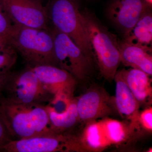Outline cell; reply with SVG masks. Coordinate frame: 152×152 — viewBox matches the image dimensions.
<instances>
[{"label": "cell", "mask_w": 152, "mask_h": 152, "mask_svg": "<svg viewBox=\"0 0 152 152\" xmlns=\"http://www.w3.org/2000/svg\"><path fill=\"white\" fill-rule=\"evenodd\" d=\"M0 117L12 137L17 140L57 134L52 129L46 106L18 104L0 99Z\"/></svg>", "instance_id": "obj_1"}, {"label": "cell", "mask_w": 152, "mask_h": 152, "mask_svg": "<svg viewBox=\"0 0 152 152\" xmlns=\"http://www.w3.org/2000/svg\"><path fill=\"white\" fill-rule=\"evenodd\" d=\"M79 134H73L74 151L101 152L128 140L139 126L131 121H121L106 117L86 123Z\"/></svg>", "instance_id": "obj_2"}, {"label": "cell", "mask_w": 152, "mask_h": 152, "mask_svg": "<svg viewBox=\"0 0 152 152\" xmlns=\"http://www.w3.org/2000/svg\"><path fill=\"white\" fill-rule=\"evenodd\" d=\"M8 41L30 67L43 65L58 67L51 31L15 24Z\"/></svg>", "instance_id": "obj_3"}, {"label": "cell", "mask_w": 152, "mask_h": 152, "mask_svg": "<svg viewBox=\"0 0 152 152\" xmlns=\"http://www.w3.org/2000/svg\"><path fill=\"white\" fill-rule=\"evenodd\" d=\"M82 20L101 75L114 80L121 63L119 42L89 11L81 12Z\"/></svg>", "instance_id": "obj_4"}, {"label": "cell", "mask_w": 152, "mask_h": 152, "mask_svg": "<svg viewBox=\"0 0 152 152\" xmlns=\"http://www.w3.org/2000/svg\"><path fill=\"white\" fill-rule=\"evenodd\" d=\"M46 9L54 28L69 37L94 64V54L82 20L79 0H50Z\"/></svg>", "instance_id": "obj_5"}, {"label": "cell", "mask_w": 152, "mask_h": 152, "mask_svg": "<svg viewBox=\"0 0 152 152\" xmlns=\"http://www.w3.org/2000/svg\"><path fill=\"white\" fill-rule=\"evenodd\" d=\"M3 91L7 94L4 98L6 100L15 104L46 106L54 97L29 66L18 73H12Z\"/></svg>", "instance_id": "obj_6"}, {"label": "cell", "mask_w": 152, "mask_h": 152, "mask_svg": "<svg viewBox=\"0 0 152 152\" xmlns=\"http://www.w3.org/2000/svg\"><path fill=\"white\" fill-rule=\"evenodd\" d=\"M51 31L58 67L69 72L77 80H86L94 64L69 37L55 28Z\"/></svg>", "instance_id": "obj_7"}, {"label": "cell", "mask_w": 152, "mask_h": 152, "mask_svg": "<svg viewBox=\"0 0 152 152\" xmlns=\"http://www.w3.org/2000/svg\"><path fill=\"white\" fill-rule=\"evenodd\" d=\"M4 8L15 24L34 28L48 29L46 7L38 0H1Z\"/></svg>", "instance_id": "obj_8"}, {"label": "cell", "mask_w": 152, "mask_h": 152, "mask_svg": "<svg viewBox=\"0 0 152 152\" xmlns=\"http://www.w3.org/2000/svg\"><path fill=\"white\" fill-rule=\"evenodd\" d=\"M7 152L72 151L71 134H52L12 140L0 148Z\"/></svg>", "instance_id": "obj_9"}, {"label": "cell", "mask_w": 152, "mask_h": 152, "mask_svg": "<svg viewBox=\"0 0 152 152\" xmlns=\"http://www.w3.org/2000/svg\"><path fill=\"white\" fill-rule=\"evenodd\" d=\"M76 104L80 121L85 123L109 117L116 110L114 98L103 89L96 87L77 99Z\"/></svg>", "instance_id": "obj_10"}, {"label": "cell", "mask_w": 152, "mask_h": 152, "mask_svg": "<svg viewBox=\"0 0 152 152\" xmlns=\"http://www.w3.org/2000/svg\"><path fill=\"white\" fill-rule=\"evenodd\" d=\"M151 7V5L145 0H111L108 7L107 15L124 35Z\"/></svg>", "instance_id": "obj_11"}, {"label": "cell", "mask_w": 152, "mask_h": 152, "mask_svg": "<svg viewBox=\"0 0 152 152\" xmlns=\"http://www.w3.org/2000/svg\"><path fill=\"white\" fill-rule=\"evenodd\" d=\"M30 67L37 76L44 87L54 97H73L77 80L69 72L53 66Z\"/></svg>", "instance_id": "obj_12"}, {"label": "cell", "mask_w": 152, "mask_h": 152, "mask_svg": "<svg viewBox=\"0 0 152 152\" xmlns=\"http://www.w3.org/2000/svg\"><path fill=\"white\" fill-rule=\"evenodd\" d=\"M77 99H58L46 105L53 131L60 134H71L72 130L80 121L77 110Z\"/></svg>", "instance_id": "obj_13"}, {"label": "cell", "mask_w": 152, "mask_h": 152, "mask_svg": "<svg viewBox=\"0 0 152 152\" xmlns=\"http://www.w3.org/2000/svg\"><path fill=\"white\" fill-rule=\"evenodd\" d=\"M114 80L116 83L114 98L116 110L131 121L138 123L140 105L125 81L121 70L117 71Z\"/></svg>", "instance_id": "obj_14"}, {"label": "cell", "mask_w": 152, "mask_h": 152, "mask_svg": "<svg viewBox=\"0 0 152 152\" xmlns=\"http://www.w3.org/2000/svg\"><path fill=\"white\" fill-rule=\"evenodd\" d=\"M121 63L126 66L139 69L151 76V48L119 42Z\"/></svg>", "instance_id": "obj_15"}, {"label": "cell", "mask_w": 152, "mask_h": 152, "mask_svg": "<svg viewBox=\"0 0 152 152\" xmlns=\"http://www.w3.org/2000/svg\"><path fill=\"white\" fill-rule=\"evenodd\" d=\"M123 77L139 104H144L152 98V89L149 75L139 69L121 70Z\"/></svg>", "instance_id": "obj_16"}, {"label": "cell", "mask_w": 152, "mask_h": 152, "mask_svg": "<svg viewBox=\"0 0 152 152\" xmlns=\"http://www.w3.org/2000/svg\"><path fill=\"white\" fill-rule=\"evenodd\" d=\"M124 36V41L126 42L151 48L152 15L151 9L145 12L135 25Z\"/></svg>", "instance_id": "obj_17"}, {"label": "cell", "mask_w": 152, "mask_h": 152, "mask_svg": "<svg viewBox=\"0 0 152 152\" xmlns=\"http://www.w3.org/2000/svg\"><path fill=\"white\" fill-rule=\"evenodd\" d=\"M17 51L11 46L0 52V75L10 71L17 60Z\"/></svg>", "instance_id": "obj_18"}, {"label": "cell", "mask_w": 152, "mask_h": 152, "mask_svg": "<svg viewBox=\"0 0 152 152\" xmlns=\"http://www.w3.org/2000/svg\"><path fill=\"white\" fill-rule=\"evenodd\" d=\"M15 24L11 21L0 0V35L7 39L12 33Z\"/></svg>", "instance_id": "obj_19"}, {"label": "cell", "mask_w": 152, "mask_h": 152, "mask_svg": "<svg viewBox=\"0 0 152 152\" xmlns=\"http://www.w3.org/2000/svg\"><path fill=\"white\" fill-rule=\"evenodd\" d=\"M138 122L148 132L152 130V108L149 107L139 114Z\"/></svg>", "instance_id": "obj_20"}, {"label": "cell", "mask_w": 152, "mask_h": 152, "mask_svg": "<svg viewBox=\"0 0 152 152\" xmlns=\"http://www.w3.org/2000/svg\"><path fill=\"white\" fill-rule=\"evenodd\" d=\"M12 140L14 139L9 133L0 117V148Z\"/></svg>", "instance_id": "obj_21"}, {"label": "cell", "mask_w": 152, "mask_h": 152, "mask_svg": "<svg viewBox=\"0 0 152 152\" xmlns=\"http://www.w3.org/2000/svg\"><path fill=\"white\" fill-rule=\"evenodd\" d=\"M12 74V72L10 71L6 73L0 75V98L1 97V94L4 90L5 85H6V83Z\"/></svg>", "instance_id": "obj_22"}, {"label": "cell", "mask_w": 152, "mask_h": 152, "mask_svg": "<svg viewBox=\"0 0 152 152\" xmlns=\"http://www.w3.org/2000/svg\"><path fill=\"white\" fill-rule=\"evenodd\" d=\"M149 4H150V5H151L152 4V0H145Z\"/></svg>", "instance_id": "obj_23"}]
</instances>
